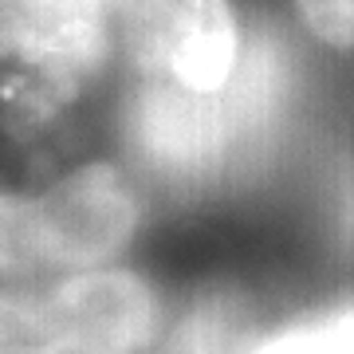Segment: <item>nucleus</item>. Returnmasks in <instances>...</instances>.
<instances>
[{"label": "nucleus", "mask_w": 354, "mask_h": 354, "mask_svg": "<svg viewBox=\"0 0 354 354\" xmlns=\"http://www.w3.org/2000/svg\"><path fill=\"white\" fill-rule=\"evenodd\" d=\"M295 106V64L276 36H248L228 83L189 91L134 79L118 106L130 165L174 197H201L252 174L279 146Z\"/></svg>", "instance_id": "nucleus-1"}, {"label": "nucleus", "mask_w": 354, "mask_h": 354, "mask_svg": "<svg viewBox=\"0 0 354 354\" xmlns=\"http://www.w3.org/2000/svg\"><path fill=\"white\" fill-rule=\"evenodd\" d=\"M138 193L111 162H87L39 193L0 185V276L99 268L138 232Z\"/></svg>", "instance_id": "nucleus-2"}, {"label": "nucleus", "mask_w": 354, "mask_h": 354, "mask_svg": "<svg viewBox=\"0 0 354 354\" xmlns=\"http://www.w3.org/2000/svg\"><path fill=\"white\" fill-rule=\"evenodd\" d=\"M158 295L122 268H83L48 288L0 291V354H146Z\"/></svg>", "instance_id": "nucleus-3"}, {"label": "nucleus", "mask_w": 354, "mask_h": 354, "mask_svg": "<svg viewBox=\"0 0 354 354\" xmlns=\"http://www.w3.org/2000/svg\"><path fill=\"white\" fill-rule=\"evenodd\" d=\"M114 36L102 0H0V67L28 127L51 122L102 79Z\"/></svg>", "instance_id": "nucleus-4"}, {"label": "nucleus", "mask_w": 354, "mask_h": 354, "mask_svg": "<svg viewBox=\"0 0 354 354\" xmlns=\"http://www.w3.org/2000/svg\"><path fill=\"white\" fill-rule=\"evenodd\" d=\"M102 8L134 79L213 91L236 71L244 36L228 0H102Z\"/></svg>", "instance_id": "nucleus-5"}, {"label": "nucleus", "mask_w": 354, "mask_h": 354, "mask_svg": "<svg viewBox=\"0 0 354 354\" xmlns=\"http://www.w3.org/2000/svg\"><path fill=\"white\" fill-rule=\"evenodd\" d=\"M248 335H244L241 307L232 299H201L177 319L158 346V354H244Z\"/></svg>", "instance_id": "nucleus-6"}, {"label": "nucleus", "mask_w": 354, "mask_h": 354, "mask_svg": "<svg viewBox=\"0 0 354 354\" xmlns=\"http://www.w3.org/2000/svg\"><path fill=\"white\" fill-rule=\"evenodd\" d=\"M244 354H354V299L323 307L264 339H248Z\"/></svg>", "instance_id": "nucleus-7"}, {"label": "nucleus", "mask_w": 354, "mask_h": 354, "mask_svg": "<svg viewBox=\"0 0 354 354\" xmlns=\"http://www.w3.org/2000/svg\"><path fill=\"white\" fill-rule=\"evenodd\" d=\"M304 24L335 48H354V0H295Z\"/></svg>", "instance_id": "nucleus-8"}, {"label": "nucleus", "mask_w": 354, "mask_h": 354, "mask_svg": "<svg viewBox=\"0 0 354 354\" xmlns=\"http://www.w3.org/2000/svg\"><path fill=\"white\" fill-rule=\"evenodd\" d=\"M342 228H346V236L354 241V177L346 181V189H342Z\"/></svg>", "instance_id": "nucleus-9"}]
</instances>
